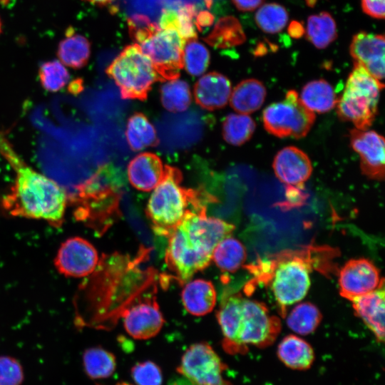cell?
Masks as SVG:
<instances>
[{
	"label": "cell",
	"mask_w": 385,
	"mask_h": 385,
	"mask_svg": "<svg viewBox=\"0 0 385 385\" xmlns=\"http://www.w3.org/2000/svg\"><path fill=\"white\" fill-rule=\"evenodd\" d=\"M285 8L277 3L264 4L257 10L255 19L259 28L267 34L281 31L288 21Z\"/></svg>",
	"instance_id": "37"
},
{
	"label": "cell",
	"mask_w": 385,
	"mask_h": 385,
	"mask_svg": "<svg viewBox=\"0 0 385 385\" xmlns=\"http://www.w3.org/2000/svg\"><path fill=\"white\" fill-rule=\"evenodd\" d=\"M210 53L207 48L196 39L186 41L183 49V66L192 76L202 74L208 67Z\"/></svg>",
	"instance_id": "38"
},
{
	"label": "cell",
	"mask_w": 385,
	"mask_h": 385,
	"mask_svg": "<svg viewBox=\"0 0 385 385\" xmlns=\"http://www.w3.org/2000/svg\"><path fill=\"white\" fill-rule=\"evenodd\" d=\"M231 92L230 80L217 72L202 76L194 86L196 103L209 111L223 108L228 103Z\"/></svg>",
	"instance_id": "21"
},
{
	"label": "cell",
	"mask_w": 385,
	"mask_h": 385,
	"mask_svg": "<svg viewBox=\"0 0 385 385\" xmlns=\"http://www.w3.org/2000/svg\"><path fill=\"white\" fill-rule=\"evenodd\" d=\"M126 332L135 339H148L161 330L164 318L155 299L146 298L123 312Z\"/></svg>",
	"instance_id": "16"
},
{
	"label": "cell",
	"mask_w": 385,
	"mask_h": 385,
	"mask_svg": "<svg viewBox=\"0 0 385 385\" xmlns=\"http://www.w3.org/2000/svg\"><path fill=\"white\" fill-rule=\"evenodd\" d=\"M1 28H2V24H1V19H0V34L1 33Z\"/></svg>",
	"instance_id": "47"
},
{
	"label": "cell",
	"mask_w": 385,
	"mask_h": 385,
	"mask_svg": "<svg viewBox=\"0 0 385 385\" xmlns=\"http://www.w3.org/2000/svg\"><path fill=\"white\" fill-rule=\"evenodd\" d=\"M246 40L245 34L239 21L234 16L220 19L205 41L215 48H229L239 46Z\"/></svg>",
	"instance_id": "31"
},
{
	"label": "cell",
	"mask_w": 385,
	"mask_h": 385,
	"mask_svg": "<svg viewBox=\"0 0 385 385\" xmlns=\"http://www.w3.org/2000/svg\"><path fill=\"white\" fill-rule=\"evenodd\" d=\"M125 136L130 148L135 151L155 146L158 143L154 126L142 113H135L128 118Z\"/></svg>",
	"instance_id": "30"
},
{
	"label": "cell",
	"mask_w": 385,
	"mask_h": 385,
	"mask_svg": "<svg viewBox=\"0 0 385 385\" xmlns=\"http://www.w3.org/2000/svg\"><path fill=\"white\" fill-rule=\"evenodd\" d=\"M38 76L43 88L50 92L60 91L68 83L70 79L68 70L58 60L43 63L38 69Z\"/></svg>",
	"instance_id": "39"
},
{
	"label": "cell",
	"mask_w": 385,
	"mask_h": 385,
	"mask_svg": "<svg viewBox=\"0 0 385 385\" xmlns=\"http://www.w3.org/2000/svg\"><path fill=\"white\" fill-rule=\"evenodd\" d=\"M384 285L383 282L375 290L351 301L356 314L381 343L384 342Z\"/></svg>",
	"instance_id": "20"
},
{
	"label": "cell",
	"mask_w": 385,
	"mask_h": 385,
	"mask_svg": "<svg viewBox=\"0 0 385 385\" xmlns=\"http://www.w3.org/2000/svg\"><path fill=\"white\" fill-rule=\"evenodd\" d=\"M262 121L265 130L275 137L299 139L309 132L315 115L302 103L297 91L290 90L283 100L264 110Z\"/></svg>",
	"instance_id": "8"
},
{
	"label": "cell",
	"mask_w": 385,
	"mask_h": 385,
	"mask_svg": "<svg viewBox=\"0 0 385 385\" xmlns=\"http://www.w3.org/2000/svg\"><path fill=\"white\" fill-rule=\"evenodd\" d=\"M264 84L255 78L240 81L230 94V106L240 113H252L262 106L266 97Z\"/></svg>",
	"instance_id": "26"
},
{
	"label": "cell",
	"mask_w": 385,
	"mask_h": 385,
	"mask_svg": "<svg viewBox=\"0 0 385 385\" xmlns=\"http://www.w3.org/2000/svg\"><path fill=\"white\" fill-rule=\"evenodd\" d=\"M384 35L360 31L352 37L349 51L354 62L381 81L384 78Z\"/></svg>",
	"instance_id": "19"
},
{
	"label": "cell",
	"mask_w": 385,
	"mask_h": 385,
	"mask_svg": "<svg viewBox=\"0 0 385 385\" xmlns=\"http://www.w3.org/2000/svg\"><path fill=\"white\" fill-rule=\"evenodd\" d=\"M131 376L136 385H162L163 374L152 361L137 363L131 369Z\"/></svg>",
	"instance_id": "40"
},
{
	"label": "cell",
	"mask_w": 385,
	"mask_h": 385,
	"mask_svg": "<svg viewBox=\"0 0 385 385\" xmlns=\"http://www.w3.org/2000/svg\"><path fill=\"white\" fill-rule=\"evenodd\" d=\"M84 1H88L93 4H96L98 6H105L111 3L113 0H84Z\"/></svg>",
	"instance_id": "46"
},
{
	"label": "cell",
	"mask_w": 385,
	"mask_h": 385,
	"mask_svg": "<svg viewBox=\"0 0 385 385\" xmlns=\"http://www.w3.org/2000/svg\"><path fill=\"white\" fill-rule=\"evenodd\" d=\"M0 153L15 172L14 184L2 199L4 209L14 217L43 220L58 227L68 205L66 190L29 166L0 134Z\"/></svg>",
	"instance_id": "1"
},
{
	"label": "cell",
	"mask_w": 385,
	"mask_h": 385,
	"mask_svg": "<svg viewBox=\"0 0 385 385\" xmlns=\"http://www.w3.org/2000/svg\"><path fill=\"white\" fill-rule=\"evenodd\" d=\"M181 171L165 165L164 175L153 189L145 207V214L155 234L168 237L183 221L188 213L207 210L217 198L204 189L181 185Z\"/></svg>",
	"instance_id": "2"
},
{
	"label": "cell",
	"mask_w": 385,
	"mask_h": 385,
	"mask_svg": "<svg viewBox=\"0 0 385 385\" xmlns=\"http://www.w3.org/2000/svg\"><path fill=\"white\" fill-rule=\"evenodd\" d=\"M255 128V122L250 115L230 113L222 122V136L227 143L239 146L252 138Z\"/></svg>",
	"instance_id": "34"
},
{
	"label": "cell",
	"mask_w": 385,
	"mask_h": 385,
	"mask_svg": "<svg viewBox=\"0 0 385 385\" xmlns=\"http://www.w3.org/2000/svg\"><path fill=\"white\" fill-rule=\"evenodd\" d=\"M181 299L186 311L192 315L203 316L211 312L215 306L217 293L213 284L204 279L188 281Z\"/></svg>",
	"instance_id": "23"
},
{
	"label": "cell",
	"mask_w": 385,
	"mask_h": 385,
	"mask_svg": "<svg viewBox=\"0 0 385 385\" xmlns=\"http://www.w3.org/2000/svg\"><path fill=\"white\" fill-rule=\"evenodd\" d=\"M122 185L115 167L111 164L101 166L68 196V204L73 206L76 220L99 230L105 227L112 216L118 213Z\"/></svg>",
	"instance_id": "3"
},
{
	"label": "cell",
	"mask_w": 385,
	"mask_h": 385,
	"mask_svg": "<svg viewBox=\"0 0 385 385\" xmlns=\"http://www.w3.org/2000/svg\"><path fill=\"white\" fill-rule=\"evenodd\" d=\"M227 366L207 342L191 344L184 352L177 371L193 385H232L223 378Z\"/></svg>",
	"instance_id": "9"
},
{
	"label": "cell",
	"mask_w": 385,
	"mask_h": 385,
	"mask_svg": "<svg viewBox=\"0 0 385 385\" xmlns=\"http://www.w3.org/2000/svg\"><path fill=\"white\" fill-rule=\"evenodd\" d=\"M99 257L95 247L81 237L66 240L60 246L54 260L58 272L66 277H85L98 265Z\"/></svg>",
	"instance_id": "13"
},
{
	"label": "cell",
	"mask_w": 385,
	"mask_h": 385,
	"mask_svg": "<svg viewBox=\"0 0 385 385\" xmlns=\"http://www.w3.org/2000/svg\"><path fill=\"white\" fill-rule=\"evenodd\" d=\"M197 10L194 5L187 4L176 9L164 10L160 19V27H172L178 31L186 41L196 39L195 17Z\"/></svg>",
	"instance_id": "28"
},
{
	"label": "cell",
	"mask_w": 385,
	"mask_h": 385,
	"mask_svg": "<svg viewBox=\"0 0 385 385\" xmlns=\"http://www.w3.org/2000/svg\"><path fill=\"white\" fill-rule=\"evenodd\" d=\"M280 319L271 315L263 302L245 299L240 332V344L266 348L272 344L281 330Z\"/></svg>",
	"instance_id": "10"
},
{
	"label": "cell",
	"mask_w": 385,
	"mask_h": 385,
	"mask_svg": "<svg viewBox=\"0 0 385 385\" xmlns=\"http://www.w3.org/2000/svg\"><path fill=\"white\" fill-rule=\"evenodd\" d=\"M206 212L203 210L188 213L180 225L196 248L212 256L217 245L231 236L235 226L220 218L209 217Z\"/></svg>",
	"instance_id": "12"
},
{
	"label": "cell",
	"mask_w": 385,
	"mask_h": 385,
	"mask_svg": "<svg viewBox=\"0 0 385 385\" xmlns=\"http://www.w3.org/2000/svg\"><path fill=\"white\" fill-rule=\"evenodd\" d=\"M168 238L165 262L180 282H187L196 272L210 264L212 256L196 248L180 225Z\"/></svg>",
	"instance_id": "11"
},
{
	"label": "cell",
	"mask_w": 385,
	"mask_h": 385,
	"mask_svg": "<svg viewBox=\"0 0 385 385\" xmlns=\"http://www.w3.org/2000/svg\"><path fill=\"white\" fill-rule=\"evenodd\" d=\"M243 300L240 294L225 296L216 314L223 335L222 348L232 355L244 354L248 351L240 342Z\"/></svg>",
	"instance_id": "17"
},
{
	"label": "cell",
	"mask_w": 385,
	"mask_h": 385,
	"mask_svg": "<svg viewBox=\"0 0 385 385\" xmlns=\"http://www.w3.org/2000/svg\"><path fill=\"white\" fill-rule=\"evenodd\" d=\"M384 83L354 62L344 92L337 101L339 118L351 122L359 130H367L377 115L378 102Z\"/></svg>",
	"instance_id": "5"
},
{
	"label": "cell",
	"mask_w": 385,
	"mask_h": 385,
	"mask_svg": "<svg viewBox=\"0 0 385 385\" xmlns=\"http://www.w3.org/2000/svg\"><path fill=\"white\" fill-rule=\"evenodd\" d=\"M385 0H361L363 11L368 16L378 19L384 18Z\"/></svg>",
	"instance_id": "42"
},
{
	"label": "cell",
	"mask_w": 385,
	"mask_h": 385,
	"mask_svg": "<svg viewBox=\"0 0 385 385\" xmlns=\"http://www.w3.org/2000/svg\"><path fill=\"white\" fill-rule=\"evenodd\" d=\"M246 258L247 252L243 244L231 236L220 241L212 254V260L224 272H237L242 267Z\"/></svg>",
	"instance_id": "29"
},
{
	"label": "cell",
	"mask_w": 385,
	"mask_h": 385,
	"mask_svg": "<svg viewBox=\"0 0 385 385\" xmlns=\"http://www.w3.org/2000/svg\"><path fill=\"white\" fill-rule=\"evenodd\" d=\"M24 379L21 364L8 356H0V385H20Z\"/></svg>",
	"instance_id": "41"
},
{
	"label": "cell",
	"mask_w": 385,
	"mask_h": 385,
	"mask_svg": "<svg viewBox=\"0 0 385 385\" xmlns=\"http://www.w3.org/2000/svg\"><path fill=\"white\" fill-rule=\"evenodd\" d=\"M306 36L317 48H324L337 36V25L332 15L326 11L309 16Z\"/></svg>",
	"instance_id": "32"
},
{
	"label": "cell",
	"mask_w": 385,
	"mask_h": 385,
	"mask_svg": "<svg viewBox=\"0 0 385 385\" xmlns=\"http://www.w3.org/2000/svg\"><path fill=\"white\" fill-rule=\"evenodd\" d=\"M91 43L84 36L76 34L73 29L66 31V36L58 43L57 56L64 65L74 69L84 67L90 58Z\"/></svg>",
	"instance_id": "25"
},
{
	"label": "cell",
	"mask_w": 385,
	"mask_h": 385,
	"mask_svg": "<svg viewBox=\"0 0 385 385\" xmlns=\"http://www.w3.org/2000/svg\"><path fill=\"white\" fill-rule=\"evenodd\" d=\"M83 364L85 372L93 379L110 377L117 365L114 354L101 346L86 349L83 354Z\"/></svg>",
	"instance_id": "33"
},
{
	"label": "cell",
	"mask_w": 385,
	"mask_h": 385,
	"mask_svg": "<svg viewBox=\"0 0 385 385\" xmlns=\"http://www.w3.org/2000/svg\"><path fill=\"white\" fill-rule=\"evenodd\" d=\"M150 58L159 81L178 78L183 68V49L185 41L172 27L156 25L137 43Z\"/></svg>",
	"instance_id": "7"
},
{
	"label": "cell",
	"mask_w": 385,
	"mask_h": 385,
	"mask_svg": "<svg viewBox=\"0 0 385 385\" xmlns=\"http://www.w3.org/2000/svg\"><path fill=\"white\" fill-rule=\"evenodd\" d=\"M160 101L168 111L178 113L190 106L192 95L187 82L178 78L169 80L160 87Z\"/></svg>",
	"instance_id": "35"
},
{
	"label": "cell",
	"mask_w": 385,
	"mask_h": 385,
	"mask_svg": "<svg viewBox=\"0 0 385 385\" xmlns=\"http://www.w3.org/2000/svg\"><path fill=\"white\" fill-rule=\"evenodd\" d=\"M272 168L278 180L288 188H302L312 173L309 158L295 146L280 150L274 158Z\"/></svg>",
	"instance_id": "18"
},
{
	"label": "cell",
	"mask_w": 385,
	"mask_h": 385,
	"mask_svg": "<svg viewBox=\"0 0 385 385\" xmlns=\"http://www.w3.org/2000/svg\"><path fill=\"white\" fill-rule=\"evenodd\" d=\"M165 165L154 153L146 152L135 156L128 165V178L137 190L148 192L153 190L162 180Z\"/></svg>",
	"instance_id": "22"
},
{
	"label": "cell",
	"mask_w": 385,
	"mask_h": 385,
	"mask_svg": "<svg viewBox=\"0 0 385 385\" xmlns=\"http://www.w3.org/2000/svg\"><path fill=\"white\" fill-rule=\"evenodd\" d=\"M319 309L310 302L296 305L287 318V326L294 332L307 335L314 332L322 321Z\"/></svg>",
	"instance_id": "36"
},
{
	"label": "cell",
	"mask_w": 385,
	"mask_h": 385,
	"mask_svg": "<svg viewBox=\"0 0 385 385\" xmlns=\"http://www.w3.org/2000/svg\"><path fill=\"white\" fill-rule=\"evenodd\" d=\"M289 34L295 38H300L305 33L302 24L298 21H292L288 27Z\"/></svg>",
	"instance_id": "45"
},
{
	"label": "cell",
	"mask_w": 385,
	"mask_h": 385,
	"mask_svg": "<svg viewBox=\"0 0 385 385\" xmlns=\"http://www.w3.org/2000/svg\"><path fill=\"white\" fill-rule=\"evenodd\" d=\"M124 99L145 101L159 81L150 58L137 43L125 46L106 70Z\"/></svg>",
	"instance_id": "6"
},
{
	"label": "cell",
	"mask_w": 385,
	"mask_h": 385,
	"mask_svg": "<svg viewBox=\"0 0 385 385\" xmlns=\"http://www.w3.org/2000/svg\"><path fill=\"white\" fill-rule=\"evenodd\" d=\"M214 21L213 15L209 11H200L195 17V26L199 30L202 28L210 26Z\"/></svg>",
	"instance_id": "44"
},
{
	"label": "cell",
	"mask_w": 385,
	"mask_h": 385,
	"mask_svg": "<svg viewBox=\"0 0 385 385\" xmlns=\"http://www.w3.org/2000/svg\"><path fill=\"white\" fill-rule=\"evenodd\" d=\"M118 385H130V384H126V383H122V384H119Z\"/></svg>",
	"instance_id": "48"
},
{
	"label": "cell",
	"mask_w": 385,
	"mask_h": 385,
	"mask_svg": "<svg viewBox=\"0 0 385 385\" xmlns=\"http://www.w3.org/2000/svg\"><path fill=\"white\" fill-rule=\"evenodd\" d=\"M236 8L242 11H252L258 8L265 0H232Z\"/></svg>",
	"instance_id": "43"
},
{
	"label": "cell",
	"mask_w": 385,
	"mask_h": 385,
	"mask_svg": "<svg viewBox=\"0 0 385 385\" xmlns=\"http://www.w3.org/2000/svg\"><path fill=\"white\" fill-rule=\"evenodd\" d=\"M352 149L359 154L360 168L364 175L371 180L384 178V139L374 130L353 128L349 133Z\"/></svg>",
	"instance_id": "15"
},
{
	"label": "cell",
	"mask_w": 385,
	"mask_h": 385,
	"mask_svg": "<svg viewBox=\"0 0 385 385\" xmlns=\"http://www.w3.org/2000/svg\"><path fill=\"white\" fill-rule=\"evenodd\" d=\"M317 249L310 247L308 257L295 253H282L274 261L260 262L255 267L260 273V281L267 282L271 279V289L280 307L282 316L286 314L288 305L301 301L310 287L309 272L314 267V258L321 256L330 248L321 247L317 255Z\"/></svg>",
	"instance_id": "4"
},
{
	"label": "cell",
	"mask_w": 385,
	"mask_h": 385,
	"mask_svg": "<svg viewBox=\"0 0 385 385\" xmlns=\"http://www.w3.org/2000/svg\"><path fill=\"white\" fill-rule=\"evenodd\" d=\"M279 359L294 370L309 369L315 359L312 346L304 339L294 334L284 337L278 345Z\"/></svg>",
	"instance_id": "24"
},
{
	"label": "cell",
	"mask_w": 385,
	"mask_h": 385,
	"mask_svg": "<svg viewBox=\"0 0 385 385\" xmlns=\"http://www.w3.org/2000/svg\"><path fill=\"white\" fill-rule=\"evenodd\" d=\"M299 98L309 111L319 113L330 111L338 101L333 87L324 79L307 83L302 88Z\"/></svg>",
	"instance_id": "27"
},
{
	"label": "cell",
	"mask_w": 385,
	"mask_h": 385,
	"mask_svg": "<svg viewBox=\"0 0 385 385\" xmlns=\"http://www.w3.org/2000/svg\"><path fill=\"white\" fill-rule=\"evenodd\" d=\"M383 282L378 268L366 258L349 260L339 272V294L349 301L375 290Z\"/></svg>",
	"instance_id": "14"
}]
</instances>
